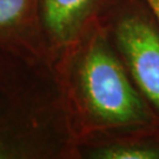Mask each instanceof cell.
<instances>
[{
	"label": "cell",
	"mask_w": 159,
	"mask_h": 159,
	"mask_svg": "<svg viewBox=\"0 0 159 159\" xmlns=\"http://www.w3.org/2000/svg\"><path fill=\"white\" fill-rule=\"evenodd\" d=\"M94 159H159V148L144 144H112L91 152Z\"/></svg>",
	"instance_id": "cell-4"
},
{
	"label": "cell",
	"mask_w": 159,
	"mask_h": 159,
	"mask_svg": "<svg viewBox=\"0 0 159 159\" xmlns=\"http://www.w3.org/2000/svg\"><path fill=\"white\" fill-rule=\"evenodd\" d=\"M116 37L134 83L159 112V34L144 18L129 16L119 21Z\"/></svg>",
	"instance_id": "cell-2"
},
{
	"label": "cell",
	"mask_w": 159,
	"mask_h": 159,
	"mask_svg": "<svg viewBox=\"0 0 159 159\" xmlns=\"http://www.w3.org/2000/svg\"><path fill=\"white\" fill-rule=\"evenodd\" d=\"M37 0H0V33L27 23Z\"/></svg>",
	"instance_id": "cell-5"
},
{
	"label": "cell",
	"mask_w": 159,
	"mask_h": 159,
	"mask_svg": "<svg viewBox=\"0 0 159 159\" xmlns=\"http://www.w3.org/2000/svg\"><path fill=\"white\" fill-rule=\"evenodd\" d=\"M144 1L148 4V6L151 8V11L153 12L154 17L159 24V0H144Z\"/></svg>",
	"instance_id": "cell-7"
},
{
	"label": "cell",
	"mask_w": 159,
	"mask_h": 159,
	"mask_svg": "<svg viewBox=\"0 0 159 159\" xmlns=\"http://www.w3.org/2000/svg\"><path fill=\"white\" fill-rule=\"evenodd\" d=\"M25 151L20 148L17 143L0 136V159H12L21 157Z\"/></svg>",
	"instance_id": "cell-6"
},
{
	"label": "cell",
	"mask_w": 159,
	"mask_h": 159,
	"mask_svg": "<svg viewBox=\"0 0 159 159\" xmlns=\"http://www.w3.org/2000/svg\"><path fill=\"white\" fill-rule=\"evenodd\" d=\"M78 77L84 104L97 121L130 126L148 120L139 93L104 39L91 41L81 58Z\"/></svg>",
	"instance_id": "cell-1"
},
{
	"label": "cell",
	"mask_w": 159,
	"mask_h": 159,
	"mask_svg": "<svg viewBox=\"0 0 159 159\" xmlns=\"http://www.w3.org/2000/svg\"><path fill=\"white\" fill-rule=\"evenodd\" d=\"M96 0H41L46 32L57 45L72 43L83 29Z\"/></svg>",
	"instance_id": "cell-3"
}]
</instances>
